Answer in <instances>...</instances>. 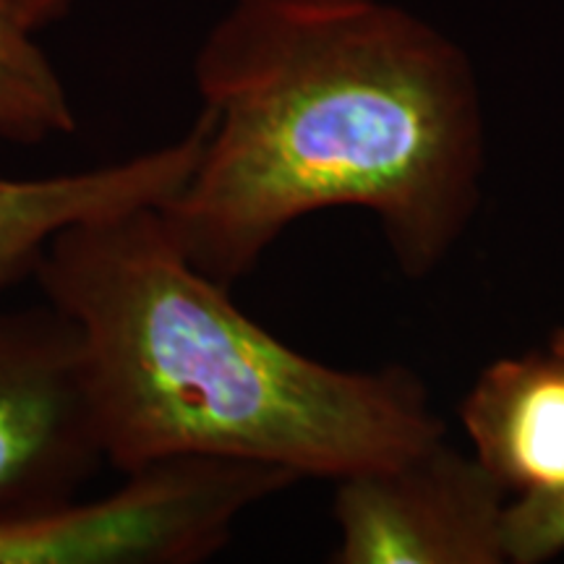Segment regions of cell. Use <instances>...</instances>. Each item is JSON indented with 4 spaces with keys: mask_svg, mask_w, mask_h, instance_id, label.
Returning a JSON list of instances; mask_svg holds the SVG:
<instances>
[{
    "mask_svg": "<svg viewBox=\"0 0 564 564\" xmlns=\"http://www.w3.org/2000/svg\"><path fill=\"white\" fill-rule=\"evenodd\" d=\"M316 6V3H348V0H230V6Z\"/></svg>",
    "mask_w": 564,
    "mask_h": 564,
    "instance_id": "obj_11",
    "label": "cell"
},
{
    "mask_svg": "<svg viewBox=\"0 0 564 564\" xmlns=\"http://www.w3.org/2000/svg\"><path fill=\"white\" fill-rule=\"evenodd\" d=\"M97 499H61L0 520V564H194L228 546L251 507L291 489L288 470L167 457Z\"/></svg>",
    "mask_w": 564,
    "mask_h": 564,
    "instance_id": "obj_3",
    "label": "cell"
},
{
    "mask_svg": "<svg viewBox=\"0 0 564 564\" xmlns=\"http://www.w3.org/2000/svg\"><path fill=\"white\" fill-rule=\"evenodd\" d=\"M102 465L76 324L47 301L0 312V520L74 497Z\"/></svg>",
    "mask_w": 564,
    "mask_h": 564,
    "instance_id": "obj_4",
    "label": "cell"
},
{
    "mask_svg": "<svg viewBox=\"0 0 564 564\" xmlns=\"http://www.w3.org/2000/svg\"><path fill=\"white\" fill-rule=\"evenodd\" d=\"M76 131L66 84L34 42V30L0 0V139L40 144Z\"/></svg>",
    "mask_w": 564,
    "mask_h": 564,
    "instance_id": "obj_8",
    "label": "cell"
},
{
    "mask_svg": "<svg viewBox=\"0 0 564 564\" xmlns=\"http://www.w3.org/2000/svg\"><path fill=\"white\" fill-rule=\"evenodd\" d=\"M34 280L79 329L105 457L121 474L223 457L340 481L444 436L411 369H337L278 340L188 262L160 207L58 232Z\"/></svg>",
    "mask_w": 564,
    "mask_h": 564,
    "instance_id": "obj_2",
    "label": "cell"
},
{
    "mask_svg": "<svg viewBox=\"0 0 564 564\" xmlns=\"http://www.w3.org/2000/svg\"><path fill=\"white\" fill-rule=\"evenodd\" d=\"M204 126L171 144L76 173L9 178L0 175V293L34 278L58 232L141 207L171 202L199 160Z\"/></svg>",
    "mask_w": 564,
    "mask_h": 564,
    "instance_id": "obj_6",
    "label": "cell"
},
{
    "mask_svg": "<svg viewBox=\"0 0 564 564\" xmlns=\"http://www.w3.org/2000/svg\"><path fill=\"white\" fill-rule=\"evenodd\" d=\"M194 74L202 152L160 215L207 278L230 288L293 223L358 207L421 280L474 223L486 173L476 68L394 0L230 6Z\"/></svg>",
    "mask_w": 564,
    "mask_h": 564,
    "instance_id": "obj_1",
    "label": "cell"
},
{
    "mask_svg": "<svg viewBox=\"0 0 564 564\" xmlns=\"http://www.w3.org/2000/svg\"><path fill=\"white\" fill-rule=\"evenodd\" d=\"M9 3L11 9L37 32L45 24H51V21L63 17V13H66L74 3H79V0H9Z\"/></svg>",
    "mask_w": 564,
    "mask_h": 564,
    "instance_id": "obj_10",
    "label": "cell"
},
{
    "mask_svg": "<svg viewBox=\"0 0 564 564\" xmlns=\"http://www.w3.org/2000/svg\"><path fill=\"white\" fill-rule=\"evenodd\" d=\"M507 564H541L564 554V494L510 499Z\"/></svg>",
    "mask_w": 564,
    "mask_h": 564,
    "instance_id": "obj_9",
    "label": "cell"
},
{
    "mask_svg": "<svg viewBox=\"0 0 564 564\" xmlns=\"http://www.w3.org/2000/svg\"><path fill=\"white\" fill-rule=\"evenodd\" d=\"M460 421L478 463L512 499L564 494V329L486 366Z\"/></svg>",
    "mask_w": 564,
    "mask_h": 564,
    "instance_id": "obj_7",
    "label": "cell"
},
{
    "mask_svg": "<svg viewBox=\"0 0 564 564\" xmlns=\"http://www.w3.org/2000/svg\"><path fill=\"white\" fill-rule=\"evenodd\" d=\"M510 494L447 440L337 481V564H507Z\"/></svg>",
    "mask_w": 564,
    "mask_h": 564,
    "instance_id": "obj_5",
    "label": "cell"
}]
</instances>
